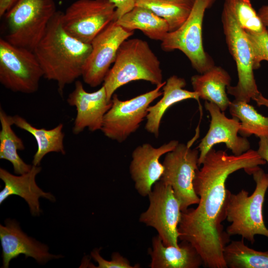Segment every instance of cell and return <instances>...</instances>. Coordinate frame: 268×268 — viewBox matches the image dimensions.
Returning a JSON list of instances; mask_svg holds the SVG:
<instances>
[{
    "mask_svg": "<svg viewBox=\"0 0 268 268\" xmlns=\"http://www.w3.org/2000/svg\"><path fill=\"white\" fill-rule=\"evenodd\" d=\"M231 80L230 75L224 69L215 66L191 77L194 91L199 98L215 104L222 112L229 107L231 102L226 92Z\"/></svg>",
    "mask_w": 268,
    "mask_h": 268,
    "instance_id": "21",
    "label": "cell"
},
{
    "mask_svg": "<svg viewBox=\"0 0 268 268\" xmlns=\"http://www.w3.org/2000/svg\"><path fill=\"white\" fill-rule=\"evenodd\" d=\"M245 32L252 48L254 70L257 69L262 61L268 62V31L266 29L261 33Z\"/></svg>",
    "mask_w": 268,
    "mask_h": 268,
    "instance_id": "29",
    "label": "cell"
},
{
    "mask_svg": "<svg viewBox=\"0 0 268 268\" xmlns=\"http://www.w3.org/2000/svg\"><path fill=\"white\" fill-rule=\"evenodd\" d=\"M178 143V141L172 140L158 147H154L146 143L133 150L130 173L134 182V187L140 196H148L154 184L160 180L164 167L159 159L174 149Z\"/></svg>",
    "mask_w": 268,
    "mask_h": 268,
    "instance_id": "16",
    "label": "cell"
},
{
    "mask_svg": "<svg viewBox=\"0 0 268 268\" xmlns=\"http://www.w3.org/2000/svg\"><path fill=\"white\" fill-rule=\"evenodd\" d=\"M44 73L33 51L0 39V82L15 92H36Z\"/></svg>",
    "mask_w": 268,
    "mask_h": 268,
    "instance_id": "8",
    "label": "cell"
},
{
    "mask_svg": "<svg viewBox=\"0 0 268 268\" xmlns=\"http://www.w3.org/2000/svg\"><path fill=\"white\" fill-rule=\"evenodd\" d=\"M258 15L268 31V5H263L259 10Z\"/></svg>",
    "mask_w": 268,
    "mask_h": 268,
    "instance_id": "33",
    "label": "cell"
},
{
    "mask_svg": "<svg viewBox=\"0 0 268 268\" xmlns=\"http://www.w3.org/2000/svg\"><path fill=\"white\" fill-rule=\"evenodd\" d=\"M54 0H17L4 14L12 45L33 51L56 12Z\"/></svg>",
    "mask_w": 268,
    "mask_h": 268,
    "instance_id": "5",
    "label": "cell"
},
{
    "mask_svg": "<svg viewBox=\"0 0 268 268\" xmlns=\"http://www.w3.org/2000/svg\"><path fill=\"white\" fill-rule=\"evenodd\" d=\"M62 13L56 11L33 51L44 77L57 82L62 96L66 86L81 76L92 49L91 44L83 43L66 31L62 22Z\"/></svg>",
    "mask_w": 268,
    "mask_h": 268,
    "instance_id": "2",
    "label": "cell"
},
{
    "mask_svg": "<svg viewBox=\"0 0 268 268\" xmlns=\"http://www.w3.org/2000/svg\"><path fill=\"white\" fill-rule=\"evenodd\" d=\"M229 112L240 122L239 133L243 136H268V117L258 113L248 103L236 100L231 102Z\"/></svg>",
    "mask_w": 268,
    "mask_h": 268,
    "instance_id": "27",
    "label": "cell"
},
{
    "mask_svg": "<svg viewBox=\"0 0 268 268\" xmlns=\"http://www.w3.org/2000/svg\"><path fill=\"white\" fill-rule=\"evenodd\" d=\"M186 85L184 78L175 75L170 76L162 87L161 99L154 105L148 107L145 129L156 138L159 136L162 118L169 108L184 100L200 98L196 92L184 89Z\"/></svg>",
    "mask_w": 268,
    "mask_h": 268,
    "instance_id": "20",
    "label": "cell"
},
{
    "mask_svg": "<svg viewBox=\"0 0 268 268\" xmlns=\"http://www.w3.org/2000/svg\"><path fill=\"white\" fill-rule=\"evenodd\" d=\"M266 163L253 149L236 155L212 148L201 168L196 171L193 185L199 202L197 207L181 212L178 231L179 240L189 242L196 249L205 267L227 268L223 252L230 236L224 231L222 222L226 219L228 177L239 170Z\"/></svg>",
    "mask_w": 268,
    "mask_h": 268,
    "instance_id": "1",
    "label": "cell"
},
{
    "mask_svg": "<svg viewBox=\"0 0 268 268\" xmlns=\"http://www.w3.org/2000/svg\"><path fill=\"white\" fill-rule=\"evenodd\" d=\"M113 64L103 82L109 101L117 89L131 81L143 80L156 86L163 82L160 61L144 40L124 41Z\"/></svg>",
    "mask_w": 268,
    "mask_h": 268,
    "instance_id": "4",
    "label": "cell"
},
{
    "mask_svg": "<svg viewBox=\"0 0 268 268\" xmlns=\"http://www.w3.org/2000/svg\"><path fill=\"white\" fill-rule=\"evenodd\" d=\"M223 5L230 10L244 31L261 33L266 29L250 0H225Z\"/></svg>",
    "mask_w": 268,
    "mask_h": 268,
    "instance_id": "28",
    "label": "cell"
},
{
    "mask_svg": "<svg viewBox=\"0 0 268 268\" xmlns=\"http://www.w3.org/2000/svg\"><path fill=\"white\" fill-rule=\"evenodd\" d=\"M245 171L253 176L256 188L250 196L245 190L236 194L228 191L225 215L226 219L231 224L227 227L226 232L230 236H241L242 238L254 244L257 235L268 238V228L265 224L263 213L268 188V174L259 166Z\"/></svg>",
    "mask_w": 268,
    "mask_h": 268,
    "instance_id": "3",
    "label": "cell"
},
{
    "mask_svg": "<svg viewBox=\"0 0 268 268\" xmlns=\"http://www.w3.org/2000/svg\"><path fill=\"white\" fill-rule=\"evenodd\" d=\"M223 255L227 268H268V251L249 248L245 244L243 238L226 245Z\"/></svg>",
    "mask_w": 268,
    "mask_h": 268,
    "instance_id": "26",
    "label": "cell"
},
{
    "mask_svg": "<svg viewBox=\"0 0 268 268\" xmlns=\"http://www.w3.org/2000/svg\"><path fill=\"white\" fill-rule=\"evenodd\" d=\"M199 154L198 149L179 143L174 149L165 154L162 163L164 171L159 181L171 186L180 202L182 212L199 202L193 185L199 167Z\"/></svg>",
    "mask_w": 268,
    "mask_h": 268,
    "instance_id": "11",
    "label": "cell"
},
{
    "mask_svg": "<svg viewBox=\"0 0 268 268\" xmlns=\"http://www.w3.org/2000/svg\"><path fill=\"white\" fill-rule=\"evenodd\" d=\"M116 8L109 0H77L62 13L63 28L76 39L91 44L109 23L115 21Z\"/></svg>",
    "mask_w": 268,
    "mask_h": 268,
    "instance_id": "12",
    "label": "cell"
},
{
    "mask_svg": "<svg viewBox=\"0 0 268 268\" xmlns=\"http://www.w3.org/2000/svg\"><path fill=\"white\" fill-rule=\"evenodd\" d=\"M0 240L4 268H8L10 261L21 254L26 259L31 257L41 264L62 257L61 255L50 254L47 246L27 236L15 220L7 219L4 226L0 225Z\"/></svg>",
    "mask_w": 268,
    "mask_h": 268,
    "instance_id": "17",
    "label": "cell"
},
{
    "mask_svg": "<svg viewBox=\"0 0 268 268\" xmlns=\"http://www.w3.org/2000/svg\"><path fill=\"white\" fill-rule=\"evenodd\" d=\"M134 33L113 21L94 38L81 75L85 83L95 87L103 82L120 46Z\"/></svg>",
    "mask_w": 268,
    "mask_h": 268,
    "instance_id": "13",
    "label": "cell"
},
{
    "mask_svg": "<svg viewBox=\"0 0 268 268\" xmlns=\"http://www.w3.org/2000/svg\"><path fill=\"white\" fill-rule=\"evenodd\" d=\"M115 6V21L131 11L136 5L137 0H109Z\"/></svg>",
    "mask_w": 268,
    "mask_h": 268,
    "instance_id": "31",
    "label": "cell"
},
{
    "mask_svg": "<svg viewBox=\"0 0 268 268\" xmlns=\"http://www.w3.org/2000/svg\"><path fill=\"white\" fill-rule=\"evenodd\" d=\"M67 102L76 110L72 127L74 134H78L85 128L92 132L101 130L104 117L112 104V100H108L103 86L96 91L88 92L79 80L75 81L74 89L68 94Z\"/></svg>",
    "mask_w": 268,
    "mask_h": 268,
    "instance_id": "15",
    "label": "cell"
},
{
    "mask_svg": "<svg viewBox=\"0 0 268 268\" xmlns=\"http://www.w3.org/2000/svg\"><path fill=\"white\" fill-rule=\"evenodd\" d=\"M259 138L257 152L261 158L268 163V136H263Z\"/></svg>",
    "mask_w": 268,
    "mask_h": 268,
    "instance_id": "32",
    "label": "cell"
},
{
    "mask_svg": "<svg viewBox=\"0 0 268 268\" xmlns=\"http://www.w3.org/2000/svg\"><path fill=\"white\" fill-rule=\"evenodd\" d=\"M11 119L13 125L30 133L36 141L37 149L33 156V165L39 166L43 157L50 152L66 153L64 145L65 134L63 131V124H59L55 128L48 130L37 128L18 115L11 116Z\"/></svg>",
    "mask_w": 268,
    "mask_h": 268,
    "instance_id": "22",
    "label": "cell"
},
{
    "mask_svg": "<svg viewBox=\"0 0 268 268\" xmlns=\"http://www.w3.org/2000/svg\"><path fill=\"white\" fill-rule=\"evenodd\" d=\"M0 123V158L12 164L15 174L22 175L29 172L33 165L26 164L18 153V151L25 149L23 140L12 129L11 116L7 115L1 107Z\"/></svg>",
    "mask_w": 268,
    "mask_h": 268,
    "instance_id": "24",
    "label": "cell"
},
{
    "mask_svg": "<svg viewBox=\"0 0 268 268\" xmlns=\"http://www.w3.org/2000/svg\"><path fill=\"white\" fill-rule=\"evenodd\" d=\"M100 249H95L91 253L93 259L98 263L97 268H138L140 266L136 264L131 265L130 262L118 252H114L112 255L111 260L107 261L100 255Z\"/></svg>",
    "mask_w": 268,
    "mask_h": 268,
    "instance_id": "30",
    "label": "cell"
},
{
    "mask_svg": "<svg viewBox=\"0 0 268 268\" xmlns=\"http://www.w3.org/2000/svg\"><path fill=\"white\" fill-rule=\"evenodd\" d=\"M259 106H264L268 108V99L265 97L261 93L254 99Z\"/></svg>",
    "mask_w": 268,
    "mask_h": 268,
    "instance_id": "35",
    "label": "cell"
},
{
    "mask_svg": "<svg viewBox=\"0 0 268 268\" xmlns=\"http://www.w3.org/2000/svg\"><path fill=\"white\" fill-rule=\"evenodd\" d=\"M204 107L210 114L211 120L207 133L198 146L199 166L207 152L217 143H224L236 155L250 149L249 141L238 135L241 125L238 119L227 118L216 105L209 101L205 102Z\"/></svg>",
    "mask_w": 268,
    "mask_h": 268,
    "instance_id": "14",
    "label": "cell"
},
{
    "mask_svg": "<svg viewBox=\"0 0 268 268\" xmlns=\"http://www.w3.org/2000/svg\"><path fill=\"white\" fill-rule=\"evenodd\" d=\"M215 1L195 0L192 10L184 23L177 30L169 32L161 41V48L163 51H181L200 74L214 66L213 60L203 48L202 23L206 10Z\"/></svg>",
    "mask_w": 268,
    "mask_h": 268,
    "instance_id": "7",
    "label": "cell"
},
{
    "mask_svg": "<svg viewBox=\"0 0 268 268\" xmlns=\"http://www.w3.org/2000/svg\"><path fill=\"white\" fill-rule=\"evenodd\" d=\"M221 21L229 51L236 64L238 78L237 84L234 86H228L227 91L235 97V100L249 103L261 93L254 74L251 44L245 31L224 5Z\"/></svg>",
    "mask_w": 268,
    "mask_h": 268,
    "instance_id": "6",
    "label": "cell"
},
{
    "mask_svg": "<svg viewBox=\"0 0 268 268\" xmlns=\"http://www.w3.org/2000/svg\"><path fill=\"white\" fill-rule=\"evenodd\" d=\"M148 197V207L140 214L139 221L154 228L164 245L178 247V226L182 211L172 187L159 181L154 184Z\"/></svg>",
    "mask_w": 268,
    "mask_h": 268,
    "instance_id": "10",
    "label": "cell"
},
{
    "mask_svg": "<svg viewBox=\"0 0 268 268\" xmlns=\"http://www.w3.org/2000/svg\"><path fill=\"white\" fill-rule=\"evenodd\" d=\"M17 0H0V16L2 17Z\"/></svg>",
    "mask_w": 268,
    "mask_h": 268,
    "instance_id": "34",
    "label": "cell"
},
{
    "mask_svg": "<svg viewBox=\"0 0 268 268\" xmlns=\"http://www.w3.org/2000/svg\"><path fill=\"white\" fill-rule=\"evenodd\" d=\"M41 170V167L33 165L29 172L15 175L0 168V178L4 182V186L0 192V203L9 196L17 195L27 202L32 215H39L41 212L39 198L43 197L53 202L55 201V198L52 194L44 192L36 183V176Z\"/></svg>",
    "mask_w": 268,
    "mask_h": 268,
    "instance_id": "18",
    "label": "cell"
},
{
    "mask_svg": "<svg viewBox=\"0 0 268 268\" xmlns=\"http://www.w3.org/2000/svg\"><path fill=\"white\" fill-rule=\"evenodd\" d=\"M165 82L153 90L125 101L121 100L114 94L112 106L104 117L101 129L105 136L119 142L126 140L146 117L150 104L162 95L161 89Z\"/></svg>",
    "mask_w": 268,
    "mask_h": 268,
    "instance_id": "9",
    "label": "cell"
},
{
    "mask_svg": "<svg viewBox=\"0 0 268 268\" xmlns=\"http://www.w3.org/2000/svg\"><path fill=\"white\" fill-rule=\"evenodd\" d=\"M178 247L164 245L158 235L152 239L148 249L151 268H198L203 265L196 249L188 242L181 241Z\"/></svg>",
    "mask_w": 268,
    "mask_h": 268,
    "instance_id": "19",
    "label": "cell"
},
{
    "mask_svg": "<svg viewBox=\"0 0 268 268\" xmlns=\"http://www.w3.org/2000/svg\"><path fill=\"white\" fill-rule=\"evenodd\" d=\"M116 21L126 30H139L148 38L161 42L169 32L168 24L164 19L150 9L137 5Z\"/></svg>",
    "mask_w": 268,
    "mask_h": 268,
    "instance_id": "23",
    "label": "cell"
},
{
    "mask_svg": "<svg viewBox=\"0 0 268 268\" xmlns=\"http://www.w3.org/2000/svg\"><path fill=\"white\" fill-rule=\"evenodd\" d=\"M195 2V0H137L135 5L149 9L164 19L171 32L186 20Z\"/></svg>",
    "mask_w": 268,
    "mask_h": 268,
    "instance_id": "25",
    "label": "cell"
}]
</instances>
